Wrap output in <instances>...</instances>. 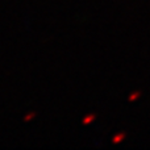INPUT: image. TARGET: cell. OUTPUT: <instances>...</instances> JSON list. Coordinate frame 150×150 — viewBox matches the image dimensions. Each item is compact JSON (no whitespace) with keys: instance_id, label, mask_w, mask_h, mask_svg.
Returning <instances> with one entry per match:
<instances>
[{"instance_id":"6da1fadb","label":"cell","mask_w":150,"mask_h":150,"mask_svg":"<svg viewBox=\"0 0 150 150\" xmlns=\"http://www.w3.org/2000/svg\"><path fill=\"white\" fill-rule=\"evenodd\" d=\"M36 112H32V113H29V115H26L25 117H24V120H25V121H29V120H32V117H34L36 116Z\"/></svg>"},{"instance_id":"7a4b0ae2","label":"cell","mask_w":150,"mask_h":150,"mask_svg":"<svg viewBox=\"0 0 150 150\" xmlns=\"http://www.w3.org/2000/svg\"><path fill=\"white\" fill-rule=\"evenodd\" d=\"M91 120H92V116H90V117H86V120H84V122H90Z\"/></svg>"}]
</instances>
